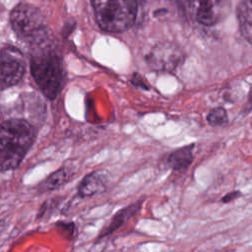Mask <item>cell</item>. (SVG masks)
<instances>
[{"instance_id":"2","label":"cell","mask_w":252,"mask_h":252,"mask_svg":"<svg viewBox=\"0 0 252 252\" xmlns=\"http://www.w3.org/2000/svg\"><path fill=\"white\" fill-rule=\"evenodd\" d=\"M95 20L101 30L122 32L131 28L136 20V0H91Z\"/></svg>"},{"instance_id":"15","label":"cell","mask_w":252,"mask_h":252,"mask_svg":"<svg viewBox=\"0 0 252 252\" xmlns=\"http://www.w3.org/2000/svg\"><path fill=\"white\" fill-rule=\"evenodd\" d=\"M241 195H242V193H241L240 191H231V192L226 193V194L220 199V201H221L222 203H230V202L234 201L235 199L239 198Z\"/></svg>"},{"instance_id":"12","label":"cell","mask_w":252,"mask_h":252,"mask_svg":"<svg viewBox=\"0 0 252 252\" xmlns=\"http://www.w3.org/2000/svg\"><path fill=\"white\" fill-rule=\"evenodd\" d=\"M252 0H242L237 9L239 29L243 37L251 42L252 38Z\"/></svg>"},{"instance_id":"1","label":"cell","mask_w":252,"mask_h":252,"mask_svg":"<svg viewBox=\"0 0 252 252\" xmlns=\"http://www.w3.org/2000/svg\"><path fill=\"white\" fill-rule=\"evenodd\" d=\"M35 140V130L24 119L0 123V170L16 168Z\"/></svg>"},{"instance_id":"7","label":"cell","mask_w":252,"mask_h":252,"mask_svg":"<svg viewBox=\"0 0 252 252\" xmlns=\"http://www.w3.org/2000/svg\"><path fill=\"white\" fill-rule=\"evenodd\" d=\"M190 9L198 23L213 26L226 17L230 0H190Z\"/></svg>"},{"instance_id":"14","label":"cell","mask_w":252,"mask_h":252,"mask_svg":"<svg viewBox=\"0 0 252 252\" xmlns=\"http://www.w3.org/2000/svg\"><path fill=\"white\" fill-rule=\"evenodd\" d=\"M57 226H59L63 232H66L68 234L69 238L72 237V234L75 232V224H74V222H71V221H68V222L59 221V222H57Z\"/></svg>"},{"instance_id":"11","label":"cell","mask_w":252,"mask_h":252,"mask_svg":"<svg viewBox=\"0 0 252 252\" xmlns=\"http://www.w3.org/2000/svg\"><path fill=\"white\" fill-rule=\"evenodd\" d=\"M74 176V171L71 167L62 166L58 168L56 171L52 172L48 175L40 184L39 189L42 192L45 191H53L61 186H64L68 183Z\"/></svg>"},{"instance_id":"6","label":"cell","mask_w":252,"mask_h":252,"mask_svg":"<svg viewBox=\"0 0 252 252\" xmlns=\"http://www.w3.org/2000/svg\"><path fill=\"white\" fill-rule=\"evenodd\" d=\"M25 61L14 47L0 50V90L18 84L25 74Z\"/></svg>"},{"instance_id":"10","label":"cell","mask_w":252,"mask_h":252,"mask_svg":"<svg viewBox=\"0 0 252 252\" xmlns=\"http://www.w3.org/2000/svg\"><path fill=\"white\" fill-rule=\"evenodd\" d=\"M195 145H186L179 148L168 155L166 158V164L174 171L186 170L194 160Z\"/></svg>"},{"instance_id":"4","label":"cell","mask_w":252,"mask_h":252,"mask_svg":"<svg viewBox=\"0 0 252 252\" xmlns=\"http://www.w3.org/2000/svg\"><path fill=\"white\" fill-rule=\"evenodd\" d=\"M31 72L43 94L54 99L63 87L64 72L60 58L50 51L34 55L31 62Z\"/></svg>"},{"instance_id":"3","label":"cell","mask_w":252,"mask_h":252,"mask_svg":"<svg viewBox=\"0 0 252 252\" xmlns=\"http://www.w3.org/2000/svg\"><path fill=\"white\" fill-rule=\"evenodd\" d=\"M11 26L17 35L33 45H41L48 38V26L41 12L30 5H17L10 16Z\"/></svg>"},{"instance_id":"9","label":"cell","mask_w":252,"mask_h":252,"mask_svg":"<svg viewBox=\"0 0 252 252\" xmlns=\"http://www.w3.org/2000/svg\"><path fill=\"white\" fill-rule=\"evenodd\" d=\"M144 200H138L135 203H132L119 211H117L111 218V220L108 221V223L99 231L96 240H99L112 232H114L116 229L120 228L124 223H126L128 220H130L134 216H136L143 205Z\"/></svg>"},{"instance_id":"8","label":"cell","mask_w":252,"mask_h":252,"mask_svg":"<svg viewBox=\"0 0 252 252\" xmlns=\"http://www.w3.org/2000/svg\"><path fill=\"white\" fill-rule=\"evenodd\" d=\"M107 187V178L102 170H94L85 175L77 186V195L88 198L103 193Z\"/></svg>"},{"instance_id":"13","label":"cell","mask_w":252,"mask_h":252,"mask_svg":"<svg viewBox=\"0 0 252 252\" xmlns=\"http://www.w3.org/2000/svg\"><path fill=\"white\" fill-rule=\"evenodd\" d=\"M207 121L212 127H222L228 124V116L226 110L218 106L213 108L207 115Z\"/></svg>"},{"instance_id":"5","label":"cell","mask_w":252,"mask_h":252,"mask_svg":"<svg viewBox=\"0 0 252 252\" xmlns=\"http://www.w3.org/2000/svg\"><path fill=\"white\" fill-rule=\"evenodd\" d=\"M183 58L184 54L178 45L163 41L153 47L147 56V62L155 71L169 72L180 65Z\"/></svg>"}]
</instances>
